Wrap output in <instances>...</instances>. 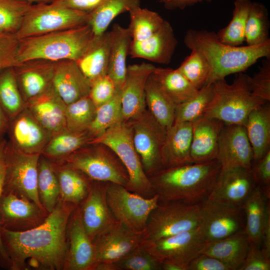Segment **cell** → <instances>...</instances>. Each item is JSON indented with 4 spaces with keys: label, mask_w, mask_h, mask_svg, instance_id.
<instances>
[{
    "label": "cell",
    "mask_w": 270,
    "mask_h": 270,
    "mask_svg": "<svg viewBox=\"0 0 270 270\" xmlns=\"http://www.w3.org/2000/svg\"><path fill=\"white\" fill-rule=\"evenodd\" d=\"M76 206L59 198L45 221L36 228L20 232L0 228L10 270H64L67 225Z\"/></svg>",
    "instance_id": "obj_1"
},
{
    "label": "cell",
    "mask_w": 270,
    "mask_h": 270,
    "mask_svg": "<svg viewBox=\"0 0 270 270\" xmlns=\"http://www.w3.org/2000/svg\"><path fill=\"white\" fill-rule=\"evenodd\" d=\"M221 170L216 159L163 168L148 178L159 202L194 204L208 198Z\"/></svg>",
    "instance_id": "obj_2"
},
{
    "label": "cell",
    "mask_w": 270,
    "mask_h": 270,
    "mask_svg": "<svg viewBox=\"0 0 270 270\" xmlns=\"http://www.w3.org/2000/svg\"><path fill=\"white\" fill-rule=\"evenodd\" d=\"M184 42L190 50H198L206 57L211 74L207 84L243 72L261 58H270V40L256 46H232L220 42L214 32L188 30Z\"/></svg>",
    "instance_id": "obj_3"
},
{
    "label": "cell",
    "mask_w": 270,
    "mask_h": 270,
    "mask_svg": "<svg viewBox=\"0 0 270 270\" xmlns=\"http://www.w3.org/2000/svg\"><path fill=\"white\" fill-rule=\"evenodd\" d=\"M93 38L92 29L86 24L20 40L15 66L33 60L76 62L88 48Z\"/></svg>",
    "instance_id": "obj_4"
},
{
    "label": "cell",
    "mask_w": 270,
    "mask_h": 270,
    "mask_svg": "<svg viewBox=\"0 0 270 270\" xmlns=\"http://www.w3.org/2000/svg\"><path fill=\"white\" fill-rule=\"evenodd\" d=\"M250 77L241 72L232 84H228L224 78L212 83L214 96L202 116L216 118L225 124L245 126L250 112L268 102L253 94Z\"/></svg>",
    "instance_id": "obj_5"
},
{
    "label": "cell",
    "mask_w": 270,
    "mask_h": 270,
    "mask_svg": "<svg viewBox=\"0 0 270 270\" xmlns=\"http://www.w3.org/2000/svg\"><path fill=\"white\" fill-rule=\"evenodd\" d=\"M90 143L103 144L116 154L128 173V181L126 186L128 190L144 198L155 195L136 150L132 130L127 122L116 124L88 144Z\"/></svg>",
    "instance_id": "obj_6"
},
{
    "label": "cell",
    "mask_w": 270,
    "mask_h": 270,
    "mask_svg": "<svg viewBox=\"0 0 270 270\" xmlns=\"http://www.w3.org/2000/svg\"><path fill=\"white\" fill-rule=\"evenodd\" d=\"M80 170L93 181L126 186L128 175L114 151L101 143L88 144L61 160Z\"/></svg>",
    "instance_id": "obj_7"
},
{
    "label": "cell",
    "mask_w": 270,
    "mask_h": 270,
    "mask_svg": "<svg viewBox=\"0 0 270 270\" xmlns=\"http://www.w3.org/2000/svg\"><path fill=\"white\" fill-rule=\"evenodd\" d=\"M89 14L55 4H33L15 34L20 40L88 24Z\"/></svg>",
    "instance_id": "obj_8"
},
{
    "label": "cell",
    "mask_w": 270,
    "mask_h": 270,
    "mask_svg": "<svg viewBox=\"0 0 270 270\" xmlns=\"http://www.w3.org/2000/svg\"><path fill=\"white\" fill-rule=\"evenodd\" d=\"M200 203L159 202L150 213L143 230V241L156 240L193 230L200 226Z\"/></svg>",
    "instance_id": "obj_9"
},
{
    "label": "cell",
    "mask_w": 270,
    "mask_h": 270,
    "mask_svg": "<svg viewBox=\"0 0 270 270\" xmlns=\"http://www.w3.org/2000/svg\"><path fill=\"white\" fill-rule=\"evenodd\" d=\"M40 154L23 152L6 140L4 151L5 174L2 193L26 198L44 209L37 190Z\"/></svg>",
    "instance_id": "obj_10"
},
{
    "label": "cell",
    "mask_w": 270,
    "mask_h": 270,
    "mask_svg": "<svg viewBox=\"0 0 270 270\" xmlns=\"http://www.w3.org/2000/svg\"><path fill=\"white\" fill-rule=\"evenodd\" d=\"M106 197L116 220L136 232L144 230L150 213L159 203L156 194L144 198L129 191L122 185L108 182Z\"/></svg>",
    "instance_id": "obj_11"
},
{
    "label": "cell",
    "mask_w": 270,
    "mask_h": 270,
    "mask_svg": "<svg viewBox=\"0 0 270 270\" xmlns=\"http://www.w3.org/2000/svg\"><path fill=\"white\" fill-rule=\"evenodd\" d=\"M133 143L143 169L150 176L163 169L161 152L166 130L152 116L147 108L130 120Z\"/></svg>",
    "instance_id": "obj_12"
},
{
    "label": "cell",
    "mask_w": 270,
    "mask_h": 270,
    "mask_svg": "<svg viewBox=\"0 0 270 270\" xmlns=\"http://www.w3.org/2000/svg\"><path fill=\"white\" fill-rule=\"evenodd\" d=\"M206 244L198 226L170 236L144 240L140 244L160 263H175L187 270L190 262L200 254Z\"/></svg>",
    "instance_id": "obj_13"
},
{
    "label": "cell",
    "mask_w": 270,
    "mask_h": 270,
    "mask_svg": "<svg viewBox=\"0 0 270 270\" xmlns=\"http://www.w3.org/2000/svg\"><path fill=\"white\" fill-rule=\"evenodd\" d=\"M200 216L199 228L206 243L224 238L244 228L242 206H230L208 198L200 203Z\"/></svg>",
    "instance_id": "obj_14"
},
{
    "label": "cell",
    "mask_w": 270,
    "mask_h": 270,
    "mask_svg": "<svg viewBox=\"0 0 270 270\" xmlns=\"http://www.w3.org/2000/svg\"><path fill=\"white\" fill-rule=\"evenodd\" d=\"M143 240V231H134L118 221L114 222L92 241L95 256L94 265L100 262H116L140 246Z\"/></svg>",
    "instance_id": "obj_15"
},
{
    "label": "cell",
    "mask_w": 270,
    "mask_h": 270,
    "mask_svg": "<svg viewBox=\"0 0 270 270\" xmlns=\"http://www.w3.org/2000/svg\"><path fill=\"white\" fill-rule=\"evenodd\" d=\"M49 214L26 198L2 193L0 202V228L16 232L28 230L42 224Z\"/></svg>",
    "instance_id": "obj_16"
},
{
    "label": "cell",
    "mask_w": 270,
    "mask_h": 270,
    "mask_svg": "<svg viewBox=\"0 0 270 270\" xmlns=\"http://www.w3.org/2000/svg\"><path fill=\"white\" fill-rule=\"evenodd\" d=\"M216 160L222 170L240 167L252 170L253 152L244 126L224 124Z\"/></svg>",
    "instance_id": "obj_17"
},
{
    "label": "cell",
    "mask_w": 270,
    "mask_h": 270,
    "mask_svg": "<svg viewBox=\"0 0 270 270\" xmlns=\"http://www.w3.org/2000/svg\"><path fill=\"white\" fill-rule=\"evenodd\" d=\"M66 240L64 270H92L95 262L94 248L84 228L79 205L70 216Z\"/></svg>",
    "instance_id": "obj_18"
},
{
    "label": "cell",
    "mask_w": 270,
    "mask_h": 270,
    "mask_svg": "<svg viewBox=\"0 0 270 270\" xmlns=\"http://www.w3.org/2000/svg\"><path fill=\"white\" fill-rule=\"evenodd\" d=\"M7 132L12 146L28 154H41L52 137L26 108L10 121Z\"/></svg>",
    "instance_id": "obj_19"
},
{
    "label": "cell",
    "mask_w": 270,
    "mask_h": 270,
    "mask_svg": "<svg viewBox=\"0 0 270 270\" xmlns=\"http://www.w3.org/2000/svg\"><path fill=\"white\" fill-rule=\"evenodd\" d=\"M256 186L251 170L240 167L222 170L208 198L242 206Z\"/></svg>",
    "instance_id": "obj_20"
},
{
    "label": "cell",
    "mask_w": 270,
    "mask_h": 270,
    "mask_svg": "<svg viewBox=\"0 0 270 270\" xmlns=\"http://www.w3.org/2000/svg\"><path fill=\"white\" fill-rule=\"evenodd\" d=\"M155 68L152 64L146 62L127 66L121 96L124 122L137 117L146 109V86Z\"/></svg>",
    "instance_id": "obj_21"
},
{
    "label": "cell",
    "mask_w": 270,
    "mask_h": 270,
    "mask_svg": "<svg viewBox=\"0 0 270 270\" xmlns=\"http://www.w3.org/2000/svg\"><path fill=\"white\" fill-rule=\"evenodd\" d=\"M108 182L93 181L86 198L79 204L82 221L90 240L116 222L107 202Z\"/></svg>",
    "instance_id": "obj_22"
},
{
    "label": "cell",
    "mask_w": 270,
    "mask_h": 270,
    "mask_svg": "<svg viewBox=\"0 0 270 270\" xmlns=\"http://www.w3.org/2000/svg\"><path fill=\"white\" fill-rule=\"evenodd\" d=\"M178 40L170 23L164 20L161 27L152 35L142 41L132 40L129 54L160 64H168L176 47Z\"/></svg>",
    "instance_id": "obj_23"
},
{
    "label": "cell",
    "mask_w": 270,
    "mask_h": 270,
    "mask_svg": "<svg viewBox=\"0 0 270 270\" xmlns=\"http://www.w3.org/2000/svg\"><path fill=\"white\" fill-rule=\"evenodd\" d=\"M66 104L52 85L42 93L26 102V108L52 136L66 129Z\"/></svg>",
    "instance_id": "obj_24"
},
{
    "label": "cell",
    "mask_w": 270,
    "mask_h": 270,
    "mask_svg": "<svg viewBox=\"0 0 270 270\" xmlns=\"http://www.w3.org/2000/svg\"><path fill=\"white\" fill-rule=\"evenodd\" d=\"M52 86L66 104L88 96L90 88L76 62L70 60L54 63Z\"/></svg>",
    "instance_id": "obj_25"
},
{
    "label": "cell",
    "mask_w": 270,
    "mask_h": 270,
    "mask_svg": "<svg viewBox=\"0 0 270 270\" xmlns=\"http://www.w3.org/2000/svg\"><path fill=\"white\" fill-rule=\"evenodd\" d=\"M224 124L216 118L203 116L192 122L190 158L193 163L216 159L219 138Z\"/></svg>",
    "instance_id": "obj_26"
},
{
    "label": "cell",
    "mask_w": 270,
    "mask_h": 270,
    "mask_svg": "<svg viewBox=\"0 0 270 270\" xmlns=\"http://www.w3.org/2000/svg\"><path fill=\"white\" fill-rule=\"evenodd\" d=\"M54 63L33 60L18 64L13 67L25 102L42 93L52 85Z\"/></svg>",
    "instance_id": "obj_27"
},
{
    "label": "cell",
    "mask_w": 270,
    "mask_h": 270,
    "mask_svg": "<svg viewBox=\"0 0 270 270\" xmlns=\"http://www.w3.org/2000/svg\"><path fill=\"white\" fill-rule=\"evenodd\" d=\"M192 132L190 122H174L166 130L161 152L164 168L193 163L190 158Z\"/></svg>",
    "instance_id": "obj_28"
},
{
    "label": "cell",
    "mask_w": 270,
    "mask_h": 270,
    "mask_svg": "<svg viewBox=\"0 0 270 270\" xmlns=\"http://www.w3.org/2000/svg\"><path fill=\"white\" fill-rule=\"evenodd\" d=\"M249 246L250 240L244 229L220 240L206 243L200 254L218 259L230 270H239Z\"/></svg>",
    "instance_id": "obj_29"
},
{
    "label": "cell",
    "mask_w": 270,
    "mask_h": 270,
    "mask_svg": "<svg viewBox=\"0 0 270 270\" xmlns=\"http://www.w3.org/2000/svg\"><path fill=\"white\" fill-rule=\"evenodd\" d=\"M50 161L58 181L60 198L76 206L80 204L88 196L93 180L64 162Z\"/></svg>",
    "instance_id": "obj_30"
},
{
    "label": "cell",
    "mask_w": 270,
    "mask_h": 270,
    "mask_svg": "<svg viewBox=\"0 0 270 270\" xmlns=\"http://www.w3.org/2000/svg\"><path fill=\"white\" fill-rule=\"evenodd\" d=\"M242 208L245 216L244 230L250 242L261 246L264 226L270 214V196L256 186Z\"/></svg>",
    "instance_id": "obj_31"
},
{
    "label": "cell",
    "mask_w": 270,
    "mask_h": 270,
    "mask_svg": "<svg viewBox=\"0 0 270 270\" xmlns=\"http://www.w3.org/2000/svg\"><path fill=\"white\" fill-rule=\"evenodd\" d=\"M110 44V31L94 36L88 48L76 62L90 85L100 77L107 74Z\"/></svg>",
    "instance_id": "obj_32"
},
{
    "label": "cell",
    "mask_w": 270,
    "mask_h": 270,
    "mask_svg": "<svg viewBox=\"0 0 270 270\" xmlns=\"http://www.w3.org/2000/svg\"><path fill=\"white\" fill-rule=\"evenodd\" d=\"M110 32V44L107 74L116 89L122 90L126 72V59L132 38L128 28L118 24H114Z\"/></svg>",
    "instance_id": "obj_33"
},
{
    "label": "cell",
    "mask_w": 270,
    "mask_h": 270,
    "mask_svg": "<svg viewBox=\"0 0 270 270\" xmlns=\"http://www.w3.org/2000/svg\"><path fill=\"white\" fill-rule=\"evenodd\" d=\"M253 152V162L270 150V104L266 102L252 110L245 126Z\"/></svg>",
    "instance_id": "obj_34"
},
{
    "label": "cell",
    "mask_w": 270,
    "mask_h": 270,
    "mask_svg": "<svg viewBox=\"0 0 270 270\" xmlns=\"http://www.w3.org/2000/svg\"><path fill=\"white\" fill-rule=\"evenodd\" d=\"M151 76L176 106L192 98L198 90L177 69L156 67Z\"/></svg>",
    "instance_id": "obj_35"
},
{
    "label": "cell",
    "mask_w": 270,
    "mask_h": 270,
    "mask_svg": "<svg viewBox=\"0 0 270 270\" xmlns=\"http://www.w3.org/2000/svg\"><path fill=\"white\" fill-rule=\"evenodd\" d=\"M92 138L88 130L77 132L66 129L52 136L41 154L50 161L61 160Z\"/></svg>",
    "instance_id": "obj_36"
},
{
    "label": "cell",
    "mask_w": 270,
    "mask_h": 270,
    "mask_svg": "<svg viewBox=\"0 0 270 270\" xmlns=\"http://www.w3.org/2000/svg\"><path fill=\"white\" fill-rule=\"evenodd\" d=\"M146 104L155 120L167 130L174 123L176 106L151 74L146 86Z\"/></svg>",
    "instance_id": "obj_37"
},
{
    "label": "cell",
    "mask_w": 270,
    "mask_h": 270,
    "mask_svg": "<svg viewBox=\"0 0 270 270\" xmlns=\"http://www.w3.org/2000/svg\"><path fill=\"white\" fill-rule=\"evenodd\" d=\"M138 6H140V0H102L100 5L89 14L88 24L94 36L106 32L118 16Z\"/></svg>",
    "instance_id": "obj_38"
},
{
    "label": "cell",
    "mask_w": 270,
    "mask_h": 270,
    "mask_svg": "<svg viewBox=\"0 0 270 270\" xmlns=\"http://www.w3.org/2000/svg\"><path fill=\"white\" fill-rule=\"evenodd\" d=\"M38 170V198L43 208L50 214L60 198L58 181L50 162L42 154L39 158Z\"/></svg>",
    "instance_id": "obj_39"
},
{
    "label": "cell",
    "mask_w": 270,
    "mask_h": 270,
    "mask_svg": "<svg viewBox=\"0 0 270 270\" xmlns=\"http://www.w3.org/2000/svg\"><path fill=\"white\" fill-rule=\"evenodd\" d=\"M0 105L10 121L26 108L13 67L0 72Z\"/></svg>",
    "instance_id": "obj_40"
},
{
    "label": "cell",
    "mask_w": 270,
    "mask_h": 270,
    "mask_svg": "<svg viewBox=\"0 0 270 270\" xmlns=\"http://www.w3.org/2000/svg\"><path fill=\"white\" fill-rule=\"evenodd\" d=\"M252 2L250 0H235L231 20L216 33L220 42L232 46H240L243 44Z\"/></svg>",
    "instance_id": "obj_41"
},
{
    "label": "cell",
    "mask_w": 270,
    "mask_h": 270,
    "mask_svg": "<svg viewBox=\"0 0 270 270\" xmlns=\"http://www.w3.org/2000/svg\"><path fill=\"white\" fill-rule=\"evenodd\" d=\"M269 28L266 6L260 2H252L245 29L244 41L247 45H258L270 40Z\"/></svg>",
    "instance_id": "obj_42"
},
{
    "label": "cell",
    "mask_w": 270,
    "mask_h": 270,
    "mask_svg": "<svg viewBox=\"0 0 270 270\" xmlns=\"http://www.w3.org/2000/svg\"><path fill=\"white\" fill-rule=\"evenodd\" d=\"M128 12L130 22L128 28L134 41H142L150 37L164 21L158 12L140 6Z\"/></svg>",
    "instance_id": "obj_43"
},
{
    "label": "cell",
    "mask_w": 270,
    "mask_h": 270,
    "mask_svg": "<svg viewBox=\"0 0 270 270\" xmlns=\"http://www.w3.org/2000/svg\"><path fill=\"white\" fill-rule=\"evenodd\" d=\"M121 96L122 90H118L110 100L96 108L94 119L88 130L93 138L116 124L124 121Z\"/></svg>",
    "instance_id": "obj_44"
},
{
    "label": "cell",
    "mask_w": 270,
    "mask_h": 270,
    "mask_svg": "<svg viewBox=\"0 0 270 270\" xmlns=\"http://www.w3.org/2000/svg\"><path fill=\"white\" fill-rule=\"evenodd\" d=\"M96 109L88 96L66 104V129L77 132L88 130L94 119Z\"/></svg>",
    "instance_id": "obj_45"
},
{
    "label": "cell",
    "mask_w": 270,
    "mask_h": 270,
    "mask_svg": "<svg viewBox=\"0 0 270 270\" xmlns=\"http://www.w3.org/2000/svg\"><path fill=\"white\" fill-rule=\"evenodd\" d=\"M177 70L196 90L207 84L211 74L210 64L204 55L198 50H192Z\"/></svg>",
    "instance_id": "obj_46"
},
{
    "label": "cell",
    "mask_w": 270,
    "mask_h": 270,
    "mask_svg": "<svg viewBox=\"0 0 270 270\" xmlns=\"http://www.w3.org/2000/svg\"><path fill=\"white\" fill-rule=\"evenodd\" d=\"M213 96V84L204 86L192 98L176 106L174 122H192L202 116Z\"/></svg>",
    "instance_id": "obj_47"
},
{
    "label": "cell",
    "mask_w": 270,
    "mask_h": 270,
    "mask_svg": "<svg viewBox=\"0 0 270 270\" xmlns=\"http://www.w3.org/2000/svg\"><path fill=\"white\" fill-rule=\"evenodd\" d=\"M32 4L22 0H0V33L15 34Z\"/></svg>",
    "instance_id": "obj_48"
},
{
    "label": "cell",
    "mask_w": 270,
    "mask_h": 270,
    "mask_svg": "<svg viewBox=\"0 0 270 270\" xmlns=\"http://www.w3.org/2000/svg\"><path fill=\"white\" fill-rule=\"evenodd\" d=\"M115 263L119 270H162L160 263L141 244Z\"/></svg>",
    "instance_id": "obj_49"
},
{
    "label": "cell",
    "mask_w": 270,
    "mask_h": 270,
    "mask_svg": "<svg viewBox=\"0 0 270 270\" xmlns=\"http://www.w3.org/2000/svg\"><path fill=\"white\" fill-rule=\"evenodd\" d=\"M249 84L254 95L270 101V58H265L258 71L250 77Z\"/></svg>",
    "instance_id": "obj_50"
},
{
    "label": "cell",
    "mask_w": 270,
    "mask_h": 270,
    "mask_svg": "<svg viewBox=\"0 0 270 270\" xmlns=\"http://www.w3.org/2000/svg\"><path fill=\"white\" fill-rule=\"evenodd\" d=\"M114 84L106 74L96 80L91 85L88 96L96 108L110 100L116 90Z\"/></svg>",
    "instance_id": "obj_51"
},
{
    "label": "cell",
    "mask_w": 270,
    "mask_h": 270,
    "mask_svg": "<svg viewBox=\"0 0 270 270\" xmlns=\"http://www.w3.org/2000/svg\"><path fill=\"white\" fill-rule=\"evenodd\" d=\"M18 41L15 34L0 33V72L15 66Z\"/></svg>",
    "instance_id": "obj_52"
},
{
    "label": "cell",
    "mask_w": 270,
    "mask_h": 270,
    "mask_svg": "<svg viewBox=\"0 0 270 270\" xmlns=\"http://www.w3.org/2000/svg\"><path fill=\"white\" fill-rule=\"evenodd\" d=\"M270 254L260 246L250 242L245 260L239 270H270Z\"/></svg>",
    "instance_id": "obj_53"
},
{
    "label": "cell",
    "mask_w": 270,
    "mask_h": 270,
    "mask_svg": "<svg viewBox=\"0 0 270 270\" xmlns=\"http://www.w3.org/2000/svg\"><path fill=\"white\" fill-rule=\"evenodd\" d=\"M252 172L256 185L270 196V150L259 160L252 162Z\"/></svg>",
    "instance_id": "obj_54"
},
{
    "label": "cell",
    "mask_w": 270,
    "mask_h": 270,
    "mask_svg": "<svg viewBox=\"0 0 270 270\" xmlns=\"http://www.w3.org/2000/svg\"><path fill=\"white\" fill-rule=\"evenodd\" d=\"M187 270H230L224 263L210 256L200 254L188 264Z\"/></svg>",
    "instance_id": "obj_55"
},
{
    "label": "cell",
    "mask_w": 270,
    "mask_h": 270,
    "mask_svg": "<svg viewBox=\"0 0 270 270\" xmlns=\"http://www.w3.org/2000/svg\"><path fill=\"white\" fill-rule=\"evenodd\" d=\"M6 140H0V202L2 196L5 174L4 151ZM0 264L3 267L10 268V260L4 248L0 234Z\"/></svg>",
    "instance_id": "obj_56"
},
{
    "label": "cell",
    "mask_w": 270,
    "mask_h": 270,
    "mask_svg": "<svg viewBox=\"0 0 270 270\" xmlns=\"http://www.w3.org/2000/svg\"><path fill=\"white\" fill-rule=\"evenodd\" d=\"M102 0H55V4L88 14L94 11Z\"/></svg>",
    "instance_id": "obj_57"
},
{
    "label": "cell",
    "mask_w": 270,
    "mask_h": 270,
    "mask_svg": "<svg viewBox=\"0 0 270 270\" xmlns=\"http://www.w3.org/2000/svg\"><path fill=\"white\" fill-rule=\"evenodd\" d=\"M212 0H159L167 10H184L187 6H194L203 1L210 2Z\"/></svg>",
    "instance_id": "obj_58"
},
{
    "label": "cell",
    "mask_w": 270,
    "mask_h": 270,
    "mask_svg": "<svg viewBox=\"0 0 270 270\" xmlns=\"http://www.w3.org/2000/svg\"><path fill=\"white\" fill-rule=\"evenodd\" d=\"M261 248L270 254V214L267 217L264 226Z\"/></svg>",
    "instance_id": "obj_59"
},
{
    "label": "cell",
    "mask_w": 270,
    "mask_h": 270,
    "mask_svg": "<svg viewBox=\"0 0 270 270\" xmlns=\"http://www.w3.org/2000/svg\"><path fill=\"white\" fill-rule=\"evenodd\" d=\"M10 120L0 105V140L7 132Z\"/></svg>",
    "instance_id": "obj_60"
},
{
    "label": "cell",
    "mask_w": 270,
    "mask_h": 270,
    "mask_svg": "<svg viewBox=\"0 0 270 270\" xmlns=\"http://www.w3.org/2000/svg\"><path fill=\"white\" fill-rule=\"evenodd\" d=\"M92 270H119L115 262H100L96 264Z\"/></svg>",
    "instance_id": "obj_61"
},
{
    "label": "cell",
    "mask_w": 270,
    "mask_h": 270,
    "mask_svg": "<svg viewBox=\"0 0 270 270\" xmlns=\"http://www.w3.org/2000/svg\"><path fill=\"white\" fill-rule=\"evenodd\" d=\"M22 0L28 2L32 4L33 2L38 4V3H50L55 0Z\"/></svg>",
    "instance_id": "obj_62"
}]
</instances>
